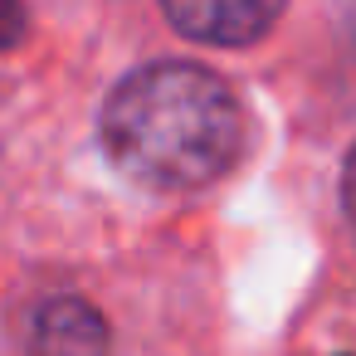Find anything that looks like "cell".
<instances>
[{"instance_id":"cell-4","label":"cell","mask_w":356,"mask_h":356,"mask_svg":"<svg viewBox=\"0 0 356 356\" xmlns=\"http://www.w3.org/2000/svg\"><path fill=\"white\" fill-rule=\"evenodd\" d=\"M25 35V6L20 0H0V49H15Z\"/></svg>"},{"instance_id":"cell-3","label":"cell","mask_w":356,"mask_h":356,"mask_svg":"<svg viewBox=\"0 0 356 356\" xmlns=\"http://www.w3.org/2000/svg\"><path fill=\"white\" fill-rule=\"evenodd\" d=\"M35 356H108V322L83 298H49L30 332Z\"/></svg>"},{"instance_id":"cell-1","label":"cell","mask_w":356,"mask_h":356,"mask_svg":"<svg viewBox=\"0 0 356 356\" xmlns=\"http://www.w3.org/2000/svg\"><path fill=\"white\" fill-rule=\"evenodd\" d=\"M98 137L108 161L147 191H205L244 152V108L234 88L186 59L132 69L103 103Z\"/></svg>"},{"instance_id":"cell-2","label":"cell","mask_w":356,"mask_h":356,"mask_svg":"<svg viewBox=\"0 0 356 356\" xmlns=\"http://www.w3.org/2000/svg\"><path fill=\"white\" fill-rule=\"evenodd\" d=\"M288 0H161L166 20L186 35V40H200V44H254L264 40L278 15H283Z\"/></svg>"},{"instance_id":"cell-5","label":"cell","mask_w":356,"mask_h":356,"mask_svg":"<svg viewBox=\"0 0 356 356\" xmlns=\"http://www.w3.org/2000/svg\"><path fill=\"white\" fill-rule=\"evenodd\" d=\"M341 205H346V215L356 220V147H351V156H346V171H341Z\"/></svg>"}]
</instances>
